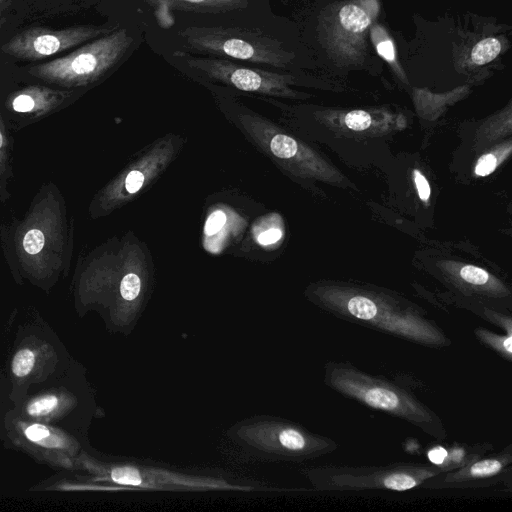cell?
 <instances>
[{
    "label": "cell",
    "instance_id": "1",
    "mask_svg": "<svg viewBox=\"0 0 512 512\" xmlns=\"http://www.w3.org/2000/svg\"><path fill=\"white\" fill-rule=\"evenodd\" d=\"M74 221L64 196L53 183L44 184L22 219L0 229L6 263L27 276L58 274L70 268Z\"/></svg>",
    "mask_w": 512,
    "mask_h": 512
},
{
    "label": "cell",
    "instance_id": "2",
    "mask_svg": "<svg viewBox=\"0 0 512 512\" xmlns=\"http://www.w3.org/2000/svg\"><path fill=\"white\" fill-rule=\"evenodd\" d=\"M313 301L334 316L432 349L452 343L445 331L425 311L401 299L364 291L318 289Z\"/></svg>",
    "mask_w": 512,
    "mask_h": 512
},
{
    "label": "cell",
    "instance_id": "3",
    "mask_svg": "<svg viewBox=\"0 0 512 512\" xmlns=\"http://www.w3.org/2000/svg\"><path fill=\"white\" fill-rule=\"evenodd\" d=\"M324 384L348 399L408 422L437 441L448 436L441 417L409 389L350 361H327Z\"/></svg>",
    "mask_w": 512,
    "mask_h": 512
},
{
    "label": "cell",
    "instance_id": "4",
    "mask_svg": "<svg viewBox=\"0 0 512 512\" xmlns=\"http://www.w3.org/2000/svg\"><path fill=\"white\" fill-rule=\"evenodd\" d=\"M186 142L183 135L167 133L135 153L94 195L88 208L90 217H105L138 198L166 171Z\"/></svg>",
    "mask_w": 512,
    "mask_h": 512
},
{
    "label": "cell",
    "instance_id": "5",
    "mask_svg": "<svg viewBox=\"0 0 512 512\" xmlns=\"http://www.w3.org/2000/svg\"><path fill=\"white\" fill-rule=\"evenodd\" d=\"M443 472L432 464L398 462L381 466L324 465L302 470L318 491H407Z\"/></svg>",
    "mask_w": 512,
    "mask_h": 512
},
{
    "label": "cell",
    "instance_id": "6",
    "mask_svg": "<svg viewBox=\"0 0 512 512\" xmlns=\"http://www.w3.org/2000/svg\"><path fill=\"white\" fill-rule=\"evenodd\" d=\"M179 36L192 49L227 59L283 68L295 58L276 38L239 27L189 26Z\"/></svg>",
    "mask_w": 512,
    "mask_h": 512
},
{
    "label": "cell",
    "instance_id": "7",
    "mask_svg": "<svg viewBox=\"0 0 512 512\" xmlns=\"http://www.w3.org/2000/svg\"><path fill=\"white\" fill-rule=\"evenodd\" d=\"M377 0H348L333 3L319 16L318 36L328 56L343 66L364 62L366 37L377 18Z\"/></svg>",
    "mask_w": 512,
    "mask_h": 512
},
{
    "label": "cell",
    "instance_id": "8",
    "mask_svg": "<svg viewBox=\"0 0 512 512\" xmlns=\"http://www.w3.org/2000/svg\"><path fill=\"white\" fill-rule=\"evenodd\" d=\"M132 42L126 29L113 30L64 57L30 69V74L63 86H86L99 80L117 64Z\"/></svg>",
    "mask_w": 512,
    "mask_h": 512
},
{
    "label": "cell",
    "instance_id": "9",
    "mask_svg": "<svg viewBox=\"0 0 512 512\" xmlns=\"http://www.w3.org/2000/svg\"><path fill=\"white\" fill-rule=\"evenodd\" d=\"M185 56L186 63L209 81L237 91L261 97H294L290 85L294 77L269 70L245 66L231 60L210 57Z\"/></svg>",
    "mask_w": 512,
    "mask_h": 512
},
{
    "label": "cell",
    "instance_id": "10",
    "mask_svg": "<svg viewBox=\"0 0 512 512\" xmlns=\"http://www.w3.org/2000/svg\"><path fill=\"white\" fill-rule=\"evenodd\" d=\"M250 442L264 453L286 461L303 462L330 454L338 449V443L327 436L309 431L287 420H267L264 424L249 428Z\"/></svg>",
    "mask_w": 512,
    "mask_h": 512
},
{
    "label": "cell",
    "instance_id": "11",
    "mask_svg": "<svg viewBox=\"0 0 512 512\" xmlns=\"http://www.w3.org/2000/svg\"><path fill=\"white\" fill-rule=\"evenodd\" d=\"M512 445L455 470L441 472L422 484V488L475 489L489 488L499 484H511Z\"/></svg>",
    "mask_w": 512,
    "mask_h": 512
},
{
    "label": "cell",
    "instance_id": "12",
    "mask_svg": "<svg viewBox=\"0 0 512 512\" xmlns=\"http://www.w3.org/2000/svg\"><path fill=\"white\" fill-rule=\"evenodd\" d=\"M113 30L83 26L51 31L33 29L21 33L3 47L6 52L26 59H39L72 48L91 39L106 35Z\"/></svg>",
    "mask_w": 512,
    "mask_h": 512
},
{
    "label": "cell",
    "instance_id": "13",
    "mask_svg": "<svg viewBox=\"0 0 512 512\" xmlns=\"http://www.w3.org/2000/svg\"><path fill=\"white\" fill-rule=\"evenodd\" d=\"M112 482L135 489H235L217 479L186 476L179 473L136 465H120L110 470Z\"/></svg>",
    "mask_w": 512,
    "mask_h": 512
},
{
    "label": "cell",
    "instance_id": "14",
    "mask_svg": "<svg viewBox=\"0 0 512 512\" xmlns=\"http://www.w3.org/2000/svg\"><path fill=\"white\" fill-rule=\"evenodd\" d=\"M67 97V93L45 87H29L13 95L7 107L14 114L33 122L53 112Z\"/></svg>",
    "mask_w": 512,
    "mask_h": 512
},
{
    "label": "cell",
    "instance_id": "15",
    "mask_svg": "<svg viewBox=\"0 0 512 512\" xmlns=\"http://www.w3.org/2000/svg\"><path fill=\"white\" fill-rule=\"evenodd\" d=\"M493 450L489 442L475 443H452L433 445L427 451V458L430 464L440 468L443 472L461 468Z\"/></svg>",
    "mask_w": 512,
    "mask_h": 512
},
{
    "label": "cell",
    "instance_id": "16",
    "mask_svg": "<svg viewBox=\"0 0 512 512\" xmlns=\"http://www.w3.org/2000/svg\"><path fill=\"white\" fill-rule=\"evenodd\" d=\"M154 8L157 16L174 10L202 13H223L247 8L248 0H144Z\"/></svg>",
    "mask_w": 512,
    "mask_h": 512
},
{
    "label": "cell",
    "instance_id": "17",
    "mask_svg": "<svg viewBox=\"0 0 512 512\" xmlns=\"http://www.w3.org/2000/svg\"><path fill=\"white\" fill-rule=\"evenodd\" d=\"M369 36L377 54L400 78H405L404 71L397 57L394 41L386 29L380 24L373 23L369 29Z\"/></svg>",
    "mask_w": 512,
    "mask_h": 512
},
{
    "label": "cell",
    "instance_id": "18",
    "mask_svg": "<svg viewBox=\"0 0 512 512\" xmlns=\"http://www.w3.org/2000/svg\"><path fill=\"white\" fill-rule=\"evenodd\" d=\"M12 138L7 125L0 113V201L5 202L10 197L8 182L12 177L11 163Z\"/></svg>",
    "mask_w": 512,
    "mask_h": 512
},
{
    "label": "cell",
    "instance_id": "19",
    "mask_svg": "<svg viewBox=\"0 0 512 512\" xmlns=\"http://www.w3.org/2000/svg\"><path fill=\"white\" fill-rule=\"evenodd\" d=\"M475 338L485 347L498 354L504 360H512V334L495 333L484 327H476L473 330Z\"/></svg>",
    "mask_w": 512,
    "mask_h": 512
},
{
    "label": "cell",
    "instance_id": "20",
    "mask_svg": "<svg viewBox=\"0 0 512 512\" xmlns=\"http://www.w3.org/2000/svg\"><path fill=\"white\" fill-rule=\"evenodd\" d=\"M504 44L498 37H485L471 48L469 60L475 66L486 65L503 52Z\"/></svg>",
    "mask_w": 512,
    "mask_h": 512
},
{
    "label": "cell",
    "instance_id": "21",
    "mask_svg": "<svg viewBox=\"0 0 512 512\" xmlns=\"http://www.w3.org/2000/svg\"><path fill=\"white\" fill-rule=\"evenodd\" d=\"M35 356L29 349L20 350L12 361V371L16 376L23 377L30 373L34 366Z\"/></svg>",
    "mask_w": 512,
    "mask_h": 512
},
{
    "label": "cell",
    "instance_id": "22",
    "mask_svg": "<svg viewBox=\"0 0 512 512\" xmlns=\"http://www.w3.org/2000/svg\"><path fill=\"white\" fill-rule=\"evenodd\" d=\"M345 125L354 131H362L370 127L371 115L364 110H353L344 116Z\"/></svg>",
    "mask_w": 512,
    "mask_h": 512
},
{
    "label": "cell",
    "instance_id": "23",
    "mask_svg": "<svg viewBox=\"0 0 512 512\" xmlns=\"http://www.w3.org/2000/svg\"><path fill=\"white\" fill-rule=\"evenodd\" d=\"M57 403L58 399L55 396H44L31 402L27 408V412L31 416L46 415L57 406Z\"/></svg>",
    "mask_w": 512,
    "mask_h": 512
},
{
    "label": "cell",
    "instance_id": "24",
    "mask_svg": "<svg viewBox=\"0 0 512 512\" xmlns=\"http://www.w3.org/2000/svg\"><path fill=\"white\" fill-rule=\"evenodd\" d=\"M496 166L497 158L494 154L490 153L479 158L474 171L478 176H487L495 170Z\"/></svg>",
    "mask_w": 512,
    "mask_h": 512
},
{
    "label": "cell",
    "instance_id": "25",
    "mask_svg": "<svg viewBox=\"0 0 512 512\" xmlns=\"http://www.w3.org/2000/svg\"><path fill=\"white\" fill-rule=\"evenodd\" d=\"M414 182L417 187L418 195L421 200L427 201L430 197V186L425 176L419 171L414 170Z\"/></svg>",
    "mask_w": 512,
    "mask_h": 512
},
{
    "label": "cell",
    "instance_id": "26",
    "mask_svg": "<svg viewBox=\"0 0 512 512\" xmlns=\"http://www.w3.org/2000/svg\"><path fill=\"white\" fill-rule=\"evenodd\" d=\"M49 434L48 428L41 424H33L25 430L26 437L33 442L42 441L47 438Z\"/></svg>",
    "mask_w": 512,
    "mask_h": 512
}]
</instances>
